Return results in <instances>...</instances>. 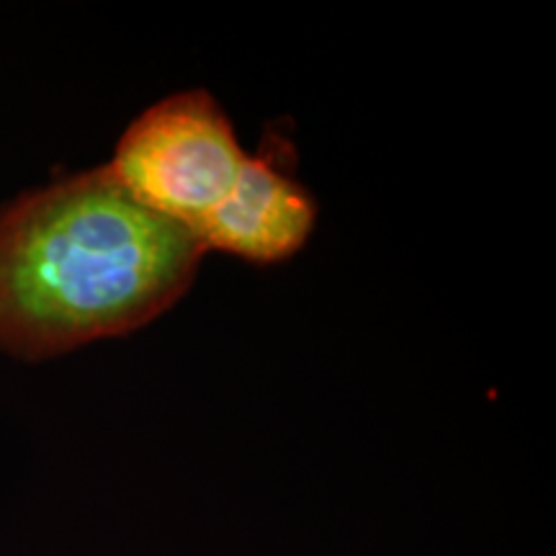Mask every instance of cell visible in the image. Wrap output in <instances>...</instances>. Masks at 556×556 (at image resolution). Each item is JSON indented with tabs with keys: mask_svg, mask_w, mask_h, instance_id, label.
<instances>
[{
	"mask_svg": "<svg viewBox=\"0 0 556 556\" xmlns=\"http://www.w3.org/2000/svg\"><path fill=\"white\" fill-rule=\"evenodd\" d=\"M204 255L109 165L24 193L0 208V351L41 361L144 328L191 289Z\"/></svg>",
	"mask_w": 556,
	"mask_h": 556,
	"instance_id": "6da1fadb",
	"label": "cell"
},
{
	"mask_svg": "<svg viewBox=\"0 0 556 556\" xmlns=\"http://www.w3.org/2000/svg\"><path fill=\"white\" fill-rule=\"evenodd\" d=\"M245 157L225 109L206 90H186L129 124L109 170L139 204L197 235L232 191Z\"/></svg>",
	"mask_w": 556,
	"mask_h": 556,
	"instance_id": "7a4b0ae2",
	"label": "cell"
},
{
	"mask_svg": "<svg viewBox=\"0 0 556 556\" xmlns=\"http://www.w3.org/2000/svg\"><path fill=\"white\" fill-rule=\"evenodd\" d=\"M291 148L268 139L248 155L227 199L197 232L201 248L270 266L283 263L307 245L317 225V201L291 176Z\"/></svg>",
	"mask_w": 556,
	"mask_h": 556,
	"instance_id": "3957f363",
	"label": "cell"
}]
</instances>
